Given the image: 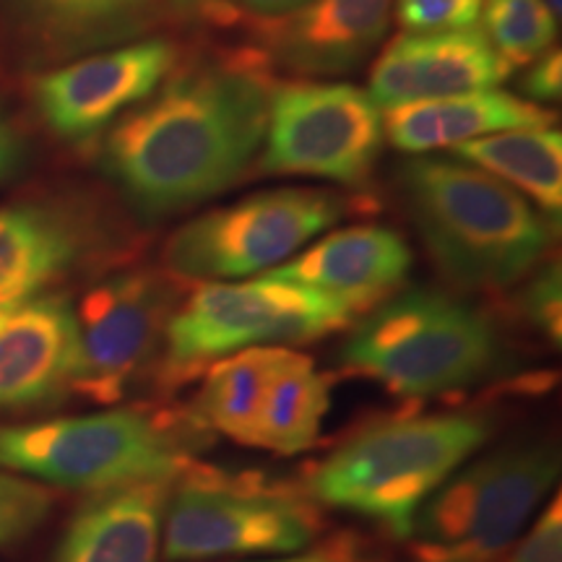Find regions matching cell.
Masks as SVG:
<instances>
[{
    "instance_id": "obj_1",
    "label": "cell",
    "mask_w": 562,
    "mask_h": 562,
    "mask_svg": "<svg viewBox=\"0 0 562 562\" xmlns=\"http://www.w3.org/2000/svg\"><path fill=\"white\" fill-rule=\"evenodd\" d=\"M273 87L252 60H203L125 112L102 165L146 220L178 214L240 180L266 136Z\"/></svg>"
},
{
    "instance_id": "obj_2",
    "label": "cell",
    "mask_w": 562,
    "mask_h": 562,
    "mask_svg": "<svg viewBox=\"0 0 562 562\" xmlns=\"http://www.w3.org/2000/svg\"><path fill=\"white\" fill-rule=\"evenodd\" d=\"M398 180L432 261L456 286L508 290L550 252L552 222L480 167L417 157Z\"/></svg>"
},
{
    "instance_id": "obj_3",
    "label": "cell",
    "mask_w": 562,
    "mask_h": 562,
    "mask_svg": "<svg viewBox=\"0 0 562 562\" xmlns=\"http://www.w3.org/2000/svg\"><path fill=\"white\" fill-rule=\"evenodd\" d=\"M484 414H412L341 442L307 480L311 501L383 526L406 539L422 505L487 446Z\"/></svg>"
},
{
    "instance_id": "obj_4",
    "label": "cell",
    "mask_w": 562,
    "mask_h": 562,
    "mask_svg": "<svg viewBox=\"0 0 562 562\" xmlns=\"http://www.w3.org/2000/svg\"><path fill=\"white\" fill-rule=\"evenodd\" d=\"M209 432L193 414L121 406L81 417L0 425V469L53 487L102 492L178 480Z\"/></svg>"
},
{
    "instance_id": "obj_5",
    "label": "cell",
    "mask_w": 562,
    "mask_h": 562,
    "mask_svg": "<svg viewBox=\"0 0 562 562\" xmlns=\"http://www.w3.org/2000/svg\"><path fill=\"white\" fill-rule=\"evenodd\" d=\"M341 362L398 398H432L487 381L501 362V339L469 302L412 290L364 315Z\"/></svg>"
},
{
    "instance_id": "obj_6",
    "label": "cell",
    "mask_w": 562,
    "mask_h": 562,
    "mask_svg": "<svg viewBox=\"0 0 562 562\" xmlns=\"http://www.w3.org/2000/svg\"><path fill=\"white\" fill-rule=\"evenodd\" d=\"M560 476L550 446H513L463 463L422 505L406 542L414 562H495L516 544Z\"/></svg>"
},
{
    "instance_id": "obj_7",
    "label": "cell",
    "mask_w": 562,
    "mask_h": 562,
    "mask_svg": "<svg viewBox=\"0 0 562 562\" xmlns=\"http://www.w3.org/2000/svg\"><path fill=\"white\" fill-rule=\"evenodd\" d=\"M311 497L263 476L180 474L165 513L161 550L170 562H211L243 554H290L321 537Z\"/></svg>"
},
{
    "instance_id": "obj_8",
    "label": "cell",
    "mask_w": 562,
    "mask_h": 562,
    "mask_svg": "<svg viewBox=\"0 0 562 562\" xmlns=\"http://www.w3.org/2000/svg\"><path fill=\"white\" fill-rule=\"evenodd\" d=\"M351 318L355 313L339 300L290 281H214L175 307L167 323V378H186L243 349L321 339Z\"/></svg>"
},
{
    "instance_id": "obj_9",
    "label": "cell",
    "mask_w": 562,
    "mask_h": 562,
    "mask_svg": "<svg viewBox=\"0 0 562 562\" xmlns=\"http://www.w3.org/2000/svg\"><path fill=\"white\" fill-rule=\"evenodd\" d=\"M349 211L347 195L331 191H263L182 224L165 245V263L175 277L201 281L266 273L297 256Z\"/></svg>"
},
{
    "instance_id": "obj_10",
    "label": "cell",
    "mask_w": 562,
    "mask_h": 562,
    "mask_svg": "<svg viewBox=\"0 0 562 562\" xmlns=\"http://www.w3.org/2000/svg\"><path fill=\"white\" fill-rule=\"evenodd\" d=\"M383 112L351 83H292L273 91L263 172L362 188L383 149Z\"/></svg>"
},
{
    "instance_id": "obj_11",
    "label": "cell",
    "mask_w": 562,
    "mask_h": 562,
    "mask_svg": "<svg viewBox=\"0 0 562 562\" xmlns=\"http://www.w3.org/2000/svg\"><path fill=\"white\" fill-rule=\"evenodd\" d=\"M175 284L154 271H125L102 281L76 311L74 393L97 404L125 398L165 349Z\"/></svg>"
},
{
    "instance_id": "obj_12",
    "label": "cell",
    "mask_w": 562,
    "mask_h": 562,
    "mask_svg": "<svg viewBox=\"0 0 562 562\" xmlns=\"http://www.w3.org/2000/svg\"><path fill=\"white\" fill-rule=\"evenodd\" d=\"M178 50L144 40L74 60L40 76L32 100L42 123L68 144H87L157 91L172 74Z\"/></svg>"
},
{
    "instance_id": "obj_13",
    "label": "cell",
    "mask_w": 562,
    "mask_h": 562,
    "mask_svg": "<svg viewBox=\"0 0 562 562\" xmlns=\"http://www.w3.org/2000/svg\"><path fill=\"white\" fill-rule=\"evenodd\" d=\"M513 74L480 30L398 34L370 70L372 102L398 108L501 87Z\"/></svg>"
},
{
    "instance_id": "obj_14",
    "label": "cell",
    "mask_w": 562,
    "mask_h": 562,
    "mask_svg": "<svg viewBox=\"0 0 562 562\" xmlns=\"http://www.w3.org/2000/svg\"><path fill=\"white\" fill-rule=\"evenodd\" d=\"M76 311L42 294L0 318V412H37L74 393Z\"/></svg>"
},
{
    "instance_id": "obj_15",
    "label": "cell",
    "mask_w": 562,
    "mask_h": 562,
    "mask_svg": "<svg viewBox=\"0 0 562 562\" xmlns=\"http://www.w3.org/2000/svg\"><path fill=\"white\" fill-rule=\"evenodd\" d=\"M97 224L47 201L0 206V318L47 294L97 252Z\"/></svg>"
},
{
    "instance_id": "obj_16",
    "label": "cell",
    "mask_w": 562,
    "mask_h": 562,
    "mask_svg": "<svg viewBox=\"0 0 562 562\" xmlns=\"http://www.w3.org/2000/svg\"><path fill=\"white\" fill-rule=\"evenodd\" d=\"M409 269L412 250L396 229L357 224L331 232L263 277L328 294L357 315L389 300L404 284Z\"/></svg>"
},
{
    "instance_id": "obj_17",
    "label": "cell",
    "mask_w": 562,
    "mask_h": 562,
    "mask_svg": "<svg viewBox=\"0 0 562 562\" xmlns=\"http://www.w3.org/2000/svg\"><path fill=\"white\" fill-rule=\"evenodd\" d=\"M393 0H313L263 26V47L281 68L339 76L360 68L389 32Z\"/></svg>"
},
{
    "instance_id": "obj_18",
    "label": "cell",
    "mask_w": 562,
    "mask_h": 562,
    "mask_svg": "<svg viewBox=\"0 0 562 562\" xmlns=\"http://www.w3.org/2000/svg\"><path fill=\"white\" fill-rule=\"evenodd\" d=\"M175 480L91 492L70 516L53 562H157Z\"/></svg>"
},
{
    "instance_id": "obj_19",
    "label": "cell",
    "mask_w": 562,
    "mask_h": 562,
    "mask_svg": "<svg viewBox=\"0 0 562 562\" xmlns=\"http://www.w3.org/2000/svg\"><path fill=\"white\" fill-rule=\"evenodd\" d=\"M552 121L554 115L542 104L508 91L487 89L389 108L383 115V133L406 154H430L492 133L550 128Z\"/></svg>"
},
{
    "instance_id": "obj_20",
    "label": "cell",
    "mask_w": 562,
    "mask_h": 562,
    "mask_svg": "<svg viewBox=\"0 0 562 562\" xmlns=\"http://www.w3.org/2000/svg\"><path fill=\"white\" fill-rule=\"evenodd\" d=\"M21 32L47 58L102 50L149 32L161 0H9Z\"/></svg>"
},
{
    "instance_id": "obj_21",
    "label": "cell",
    "mask_w": 562,
    "mask_h": 562,
    "mask_svg": "<svg viewBox=\"0 0 562 562\" xmlns=\"http://www.w3.org/2000/svg\"><path fill=\"white\" fill-rule=\"evenodd\" d=\"M456 159L472 161L503 180L526 201H533L547 220L562 211V136L552 128H518L453 146Z\"/></svg>"
},
{
    "instance_id": "obj_22",
    "label": "cell",
    "mask_w": 562,
    "mask_h": 562,
    "mask_svg": "<svg viewBox=\"0 0 562 562\" xmlns=\"http://www.w3.org/2000/svg\"><path fill=\"white\" fill-rule=\"evenodd\" d=\"M331 409V381L311 357L286 349L266 389L256 448L281 456L311 451Z\"/></svg>"
},
{
    "instance_id": "obj_23",
    "label": "cell",
    "mask_w": 562,
    "mask_h": 562,
    "mask_svg": "<svg viewBox=\"0 0 562 562\" xmlns=\"http://www.w3.org/2000/svg\"><path fill=\"white\" fill-rule=\"evenodd\" d=\"M284 351L286 347H252L211 362L193 406L203 430L256 448L266 389Z\"/></svg>"
},
{
    "instance_id": "obj_24",
    "label": "cell",
    "mask_w": 562,
    "mask_h": 562,
    "mask_svg": "<svg viewBox=\"0 0 562 562\" xmlns=\"http://www.w3.org/2000/svg\"><path fill=\"white\" fill-rule=\"evenodd\" d=\"M484 37L508 66H526L552 50L558 16L542 0H484Z\"/></svg>"
},
{
    "instance_id": "obj_25",
    "label": "cell",
    "mask_w": 562,
    "mask_h": 562,
    "mask_svg": "<svg viewBox=\"0 0 562 562\" xmlns=\"http://www.w3.org/2000/svg\"><path fill=\"white\" fill-rule=\"evenodd\" d=\"M53 510V492L45 484L0 469V547L30 539Z\"/></svg>"
},
{
    "instance_id": "obj_26",
    "label": "cell",
    "mask_w": 562,
    "mask_h": 562,
    "mask_svg": "<svg viewBox=\"0 0 562 562\" xmlns=\"http://www.w3.org/2000/svg\"><path fill=\"white\" fill-rule=\"evenodd\" d=\"M484 0H396V19L404 32L430 34L472 30Z\"/></svg>"
},
{
    "instance_id": "obj_27",
    "label": "cell",
    "mask_w": 562,
    "mask_h": 562,
    "mask_svg": "<svg viewBox=\"0 0 562 562\" xmlns=\"http://www.w3.org/2000/svg\"><path fill=\"white\" fill-rule=\"evenodd\" d=\"M521 311L526 315V321H529L539 334L547 336V341H552L554 347H560L562 281H560L558 263H544L542 269L533 273L521 294Z\"/></svg>"
},
{
    "instance_id": "obj_28",
    "label": "cell",
    "mask_w": 562,
    "mask_h": 562,
    "mask_svg": "<svg viewBox=\"0 0 562 562\" xmlns=\"http://www.w3.org/2000/svg\"><path fill=\"white\" fill-rule=\"evenodd\" d=\"M508 562H562V503L554 497L510 552Z\"/></svg>"
},
{
    "instance_id": "obj_29",
    "label": "cell",
    "mask_w": 562,
    "mask_h": 562,
    "mask_svg": "<svg viewBox=\"0 0 562 562\" xmlns=\"http://www.w3.org/2000/svg\"><path fill=\"white\" fill-rule=\"evenodd\" d=\"M521 91L529 102H537V104L560 102L562 55L558 47H554V50H547L544 55H539V58L531 63L529 74H526L521 81Z\"/></svg>"
},
{
    "instance_id": "obj_30",
    "label": "cell",
    "mask_w": 562,
    "mask_h": 562,
    "mask_svg": "<svg viewBox=\"0 0 562 562\" xmlns=\"http://www.w3.org/2000/svg\"><path fill=\"white\" fill-rule=\"evenodd\" d=\"M252 562H370L364 554V544L355 533H339V537L328 539L307 550L279 554L271 560H252Z\"/></svg>"
},
{
    "instance_id": "obj_31",
    "label": "cell",
    "mask_w": 562,
    "mask_h": 562,
    "mask_svg": "<svg viewBox=\"0 0 562 562\" xmlns=\"http://www.w3.org/2000/svg\"><path fill=\"white\" fill-rule=\"evenodd\" d=\"M245 11L256 13L261 19H281V16H290V13L305 9L307 3L313 0H237Z\"/></svg>"
},
{
    "instance_id": "obj_32",
    "label": "cell",
    "mask_w": 562,
    "mask_h": 562,
    "mask_svg": "<svg viewBox=\"0 0 562 562\" xmlns=\"http://www.w3.org/2000/svg\"><path fill=\"white\" fill-rule=\"evenodd\" d=\"M21 161V144L9 123L0 117V182L11 178Z\"/></svg>"
},
{
    "instance_id": "obj_33",
    "label": "cell",
    "mask_w": 562,
    "mask_h": 562,
    "mask_svg": "<svg viewBox=\"0 0 562 562\" xmlns=\"http://www.w3.org/2000/svg\"><path fill=\"white\" fill-rule=\"evenodd\" d=\"M175 3H180L182 9H209V5L220 3V0H175Z\"/></svg>"
},
{
    "instance_id": "obj_34",
    "label": "cell",
    "mask_w": 562,
    "mask_h": 562,
    "mask_svg": "<svg viewBox=\"0 0 562 562\" xmlns=\"http://www.w3.org/2000/svg\"><path fill=\"white\" fill-rule=\"evenodd\" d=\"M542 3L554 13V16L560 19V5H562V0H542Z\"/></svg>"
}]
</instances>
